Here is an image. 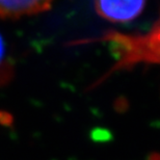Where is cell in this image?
<instances>
[{
  "label": "cell",
  "mask_w": 160,
  "mask_h": 160,
  "mask_svg": "<svg viewBox=\"0 0 160 160\" xmlns=\"http://www.w3.org/2000/svg\"><path fill=\"white\" fill-rule=\"evenodd\" d=\"M145 1H97L96 11L102 18L113 23H127L142 14Z\"/></svg>",
  "instance_id": "obj_1"
},
{
  "label": "cell",
  "mask_w": 160,
  "mask_h": 160,
  "mask_svg": "<svg viewBox=\"0 0 160 160\" xmlns=\"http://www.w3.org/2000/svg\"><path fill=\"white\" fill-rule=\"evenodd\" d=\"M50 1L43 0H20V1H0V19H17L23 16H31L48 11Z\"/></svg>",
  "instance_id": "obj_2"
},
{
  "label": "cell",
  "mask_w": 160,
  "mask_h": 160,
  "mask_svg": "<svg viewBox=\"0 0 160 160\" xmlns=\"http://www.w3.org/2000/svg\"><path fill=\"white\" fill-rule=\"evenodd\" d=\"M3 55H4V43H3V39L0 34V62L3 58Z\"/></svg>",
  "instance_id": "obj_3"
}]
</instances>
